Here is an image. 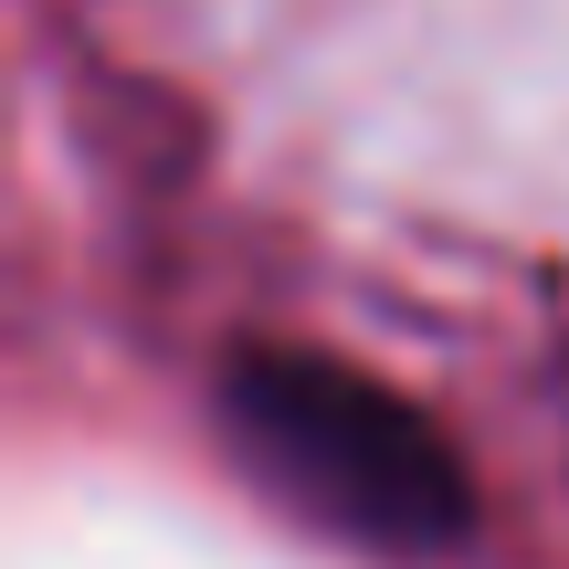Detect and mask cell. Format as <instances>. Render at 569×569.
<instances>
[{"label": "cell", "instance_id": "1", "mask_svg": "<svg viewBox=\"0 0 569 569\" xmlns=\"http://www.w3.org/2000/svg\"><path fill=\"white\" fill-rule=\"evenodd\" d=\"M222 422H232V453L284 507L359 538V549L432 559L475 528V486H465V453L443 443V422L422 401H401L390 380H369L359 359L232 348Z\"/></svg>", "mask_w": 569, "mask_h": 569}]
</instances>
